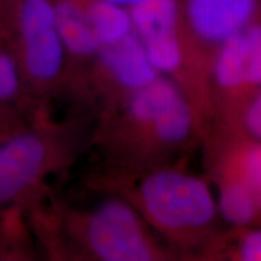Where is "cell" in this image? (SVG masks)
<instances>
[{
  "mask_svg": "<svg viewBox=\"0 0 261 261\" xmlns=\"http://www.w3.org/2000/svg\"><path fill=\"white\" fill-rule=\"evenodd\" d=\"M22 204L11 205L3 210L0 219V259H21L31 255L28 246V224L21 213Z\"/></svg>",
  "mask_w": 261,
  "mask_h": 261,
  "instance_id": "cell-13",
  "label": "cell"
},
{
  "mask_svg": "<svg viewBox=\"0 0 261 261\" xmlns=\"http://www.w3.org/2000/svg\"><path fill=\"white\" fill-rule=\"evenodd\" d=\"M257 19H259V22L261 23V8H260V14H259V17H257Z\"/></svg>",
  "mask_w": 261,
  "mask_h": 261,
  "instance_id": "cell-18",
  "label": "cell"
},
{
  "mask_svg": "<svg viewBox=\"0 0 261 261\" xmlns=\"http://www.w3.org/2000/svg\"><path fill=\"white\" fill-rule=\"evenodd\" d=\"M96 189L129 202L178 256H202L223 232L217 198L205 179L177 163L135 173H106Z\"/></svg>",
  "mask_w": 261,
  "mask_h": 261,
  "instance_id": "cell-3",
  "label": "cell"
},
{
  "mask_svg": "<svg viewBox=\"0 0 261 261\" xmlns=\"http://www.w3.org/2000/svg\"><path fill=\"white\" fill-rule=\"evenodd\" d=\"M22 70L34 97L47 98L65 87L67 55L52 0H4Z\"/></svg>",
  "mask_w": 261,
  "mask_h": 261,
  "instance_id": "cell-6",
  "label": "cell"
},
{
  "mask_svg": "<svg viewBox=\"0 0 261 261\" xmlns=\"http://www.w3.org/2000/svg\"><path fill=\"white\" fill-rule=\"evenodd\" d=\"M79 122H54L38 114L0 138V210L28 203L45 180L70 166L84 144Z\"/></svg>",
  "mask_w": 261,
  "mask_h": 261,
  "instance_id": "cell-4",
  "label": "cell"
},
{
  "mask_svg": "<svg viewBox=\"0 0 261 261\" xmlns=\"http://www.w3.org/2000/svg\"><path fill=\"white\" fill-rule=\"evenodd\" d=\"M241 129L253 139L261 142V89L247 104L241 119Z\"/></svg>",
  "mask_w": 261,
  "mask_h": 261,
  "instance_id": "cell-14",
  "label": "cell"
},
{
  "mask_svg": "<svg viewBox=\"0 0 261 261\" xmlns=\"http://www.w3.org/2000/svg\"><path fill=\"white\" fill-rule=\"evenodd\" d=\"M179 6L192 56L211 76L218 48L256 21L261 0H179Z\"/></svg>",
  "mask_w": 261,
  "mask_h": 261,
  "instance_id": "cell-8",
  "label": "cell"
},
{
  "mask_svg": "<svg viewBox=\"0 0 261 261\" xmlns=\"http://www.w3.org/2000/svg\"><path fill=\"white\" fill-rule=\"evenodd\" d=\"M37 98L32 93L22 70L12 34L0 42V104L21 114L37 116Z\"/></svg>",
  "mask_w": 261,
  "mask_h": 261,
  "instance_id": "cell-10",
  "label": "cell"
},
{
  "mask_svg": "<svg viewBox=\"0 0 261 261\" xmlns=\"http://www.w3.org/2000/svg\"><path fill=\"white\" fill-rule=\"evenodd\" d=\"M205 167L219 213L230 227L261 226V142L241 128L212 127Z\"/></svg>",
  "mask_w": 261,
  "mask_h": 261,
  "instance_id": "cell-5",
  "label": "cell"
},
{
  "mask_svg": "<svg viewBox=\"0 0 261 261\" xmlns=\"http://www.w3.org/2000/svg\"><path fill=\"white\" fill-rule=\"evenodd\" d=\"M159 75L133 31L121 40L100 47L70 90L86 102L98 103L102 110L143 89Z\"/></svg>",
  "mask_w": 261,
  "mask_h": 261,
  "instance_id": "cell-7",
  "label": "cell"
},
{
  "mask_svg": "<svg viewBox=\"0 0 261 261\" xmlns=\"http://www.w3.org/2000/svg\"><path fill=\"white\" fill-rule=\"evenodd\" d=\"M108 2L114 3V4L122 6V8L130 9L132 6H135V5L138 4V3L142 2V0H108Z\"/></svg>",
  "mask_w": 261,
  "mask_h": 261,
  "instance_id": "cell-17",
  "label": "cell"
},
{
  "mask_svg": "<svg viewBox=\"0 0 261 261\" xmlns=\"http://www.w3.org/2000/svg\"><path fill=\"white\" fill-rule=\"evenodd\" d=\"M24 125H27V122L24 121V116L0 104V138L21 128Z\"/></svg>",
  "mask_w": 261,
  "mask_h": 261,
  "instance_id": "cell-15",
  "label": "cell"
},
{
  "mask_svg": "<svg viewBox=\"0 0 261 261\" xmlns=\"http://www.w3.org/2000/svg\"><path fill=\"white\" fill-rule=\"evenodd\" d=\"M57 29L67 55L68 74L65 87H70L96 58L100 45L89 15L86 0H52Z\"/></svg>",
  "mask_w": 261,
  "mask_h": 261,
  "instance_id": "cell-9",
  "label": "cell"
},
{
  "mask_svg": "<svg viewBox=\"0 0 261 261\" xmlns=\"http://www.w3.org/2000/svg\"><path fill=\"white\" fill-rule=\"evenodd\" d=\"M87 15L100 47L133 32L129 10L108 0H86Z\"/></svg>",
  "mask_w": 261,
  "mask_h": 261,
  "instance_id": "cell-12",
  "label": "cell"
},
{
  "mask_svg": "<svg viewBox=\"0 0 261 261\" xmlns=\"http://www.w3.org/2000/svg\"><path fill=\"white\" fill-rule=\"evenodd\" d=\"M204 130L180 86L159 75L149 85L100 110L94 142L107 173H135L172 165Z\"/></svg>",
  "mask_w": 261,
  "mask_h": 261,
  "instance_id": "cell-1",
  "label": "cell"
},
{
  "mask_svg": "<svg viewBox=\"0 0 261 261\" xmlns=\"http://www.w3.org/2000/svg\"><path fill=\"white\" fill-rule=\"evenodd\" d=\"M10 35H11V32L9 28L8 17H6L4 0H0V42L5 40Z\"/></svg>",
  "mask_w": 261,
  "mask_h": 261,
  "instance_id": "cell-16",
  "label": "cell"
},
{
  "mask_svg": "<svg viewBox=\"0 0 261 261\" xmlns=\"http://www.w3.org/2000/svg\"><path fill=\"white\" fill-rule=\"evenodd\" d=\"M100 191L103 197L89 205L60 201L33 204L31 227L47 256L93 261L177 259L128 201Z\"/></svg>",
  "mask_w": 261,
  "mask_h": 261,
  "instance_id": "cell-2",
  "label": "cell"
},
{
  "mask_svg": "<svg viewBox=\"0 0 261 261\" xmlns=\"http://www.w3.org/2000/svg\"><path fill=\"white\" fill-rule=\"evenodd\" d=\"M204 259L261 261V226L231 227L215 238Z\"/></svg>",
  "mask_w": 261,
  "mask_h": 261,
  "instance_id": "cell-11",
  "label": "cell"
}]
</instances>
